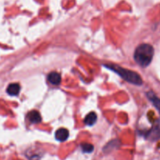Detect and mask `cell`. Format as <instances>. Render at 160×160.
Segmentation results:
<instances>
[{
    "mask_svg": "<svg viewBox=\"0 0 160 160\" xmlns=\"http://www.w3.org/2000/svg\"><path fill=\"white\" fill-rule=\"evenodd\" d=\"M154 56L153 47L148 44H141L134 52V60L142 67H147L152 62Z\"/></svg>",
    "mask_w": 160,
    "mask_h": 160,
    "instance_id": "obj_1",
    "label": "cell"
},
{
    "mask_svg": "<svg viewBox=\"0 0 160 160\" xmlns=\"http://www.w3.org/2000/svg\"><path fill=\"white\" fill-rule=\"evenodd\" d=\"M104 67L117 73L121 78L125 80L127 82L131 83V84H135V85H141L143 84V81L141 79V76L136 72L122 68V67H119L117 65H113V64L104 65Z\"/></svg>",
    "mask_w": 160,
    "mask_h": 160,
    "instance_id": "obj_2",
    "label": "cell"
},
{
    "mask_svg": "<svg viewBox=\"0 0 160 160\" xmlns=\"http://www.w3.org/2000/svg\"><path fill=\"white\" fill-rule=\"evenodd\" d=\"M69 135V132L65 128H60L55 133V137L56 140L59 142H64L67 139Z\"/></svg>",
    "mask_w": 160,
    "mask_h": 160,
    "instance_id": "obj_3",
    "label": "cell"
},
{
    "mask_svg": "<svg viewBox=\"0 0 160 160\" xmlns=\"http://www.w3.org/2000/svg\"><path fill=\"white\" fill-rule=\"evenodd\" d=\"M28 118L31 123H35V124L39 123L41 120H42L40 113L37 112V111H31V112H30L28 115Z\"/></svg>",
    "mask_w": 160,
    "mask_h": 160,
    "instance_id": "obj_4",
    "label": "cell"
},
{
    "mask_svg": "<svg viewBox=\"0 0 160 160\" xmlns=\"http://www.w3.org/2000/svg\"><path fill=\"white\" fill-rule=\"evenodd\" d=\"M20 87L19 85V84L17 83H13V84H10L9 86H8L7 89H6V92L9 94V95H12V96H15V95H17L20 92Z\"/></svg>",
    "mask_w": 160,
    "mask_h": 160,
    "instance_id": "obj_5",
    "label": "cell"
},
{
    "mask_svg": "<svg viewBox=\"0 0 160 160\" xmlns=\"http://www.w3.org/2000/svg\"><path fill=\"white\" fill-rule=\"evenodd\" d=\"M147 98L148 99L150 100L151 102H152V104L155 106V107L158 109V111L160 113V98H158L153 92H147Z\"/></svg>",
    "mask_w": 160,
    "mask_h": 160,
    "instance_id": "obj_6",
    "label": "cell"
},
{
    "mask_svg": "<svg viewBox=\"0 0 160 160\" xmlns=\"http://www.w3.org/2000/svg\"><path fill=\"white\" fill-rule=\"evenodd\" d=\"M48 81L51 83L52 84H55V85H57L61 83V75L58 73L56 72H52L50 74L48 75Z\"/></svg>",
    "mask_w": 160,
    "mask_h": 160,
    "instance_id": "obj_7",
    "label": "cell"
},
{
    "mask_svg": "<svg viewBox=\"0 0 160 160\" xmlns=\"http://www.w3.org/2000/svg\"><path fill=\"white\" fill-rule=\"evenodd\" d=\"M97 119V116L95 112H89V114L86 115V118H85V120H84L85 124L88 125V126H92V125H93L94 123H96Z\"/></svg>",
    "mask_w": 160,
    "mask_h": 160,
    "instance_id": "obj_8",
    "label": "cell"
},
{
    "mask_svg": "<svg viewBox=\"0 0 160 160\" xmlns=\"http://www.w3.org/2000/svg\"><path fill=\"white\" fill-rule=\"evenodd\" d=\"M81 148L84 152H87V153L92 152L93 150V146L91 144H89V143L82 144Z\"/></svg>",
    "mask_w": 160,
    "mask_h": 160,
    "instance_id": "obj_9",
    "label": "cell"
}]
</instances>
